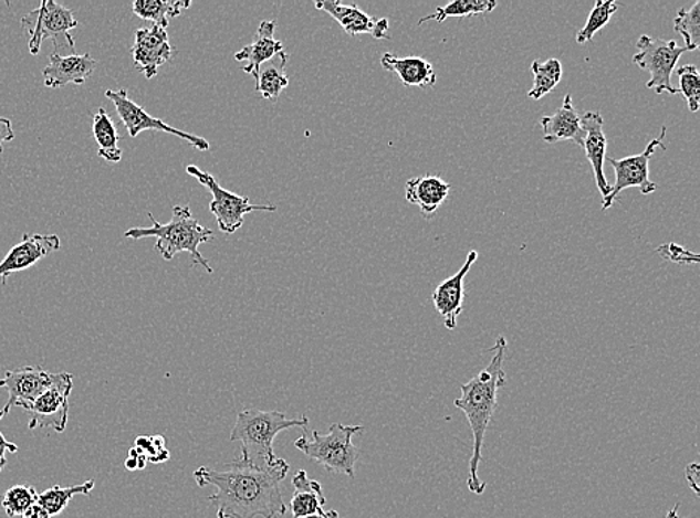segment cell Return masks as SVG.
I'll return each mask as SVG.
<instances>
[{
  "label": "cell",
  "mask_w": 700,
  "mask_h": 518,
  "mask_svg": "<svg viewBox=\"0 0 700 518\" xmlns=\"http://www.w3.org/2000/svg\"><path fill=\"white\" fill-rule=\"evenodd\" d=\"M21 518H51L50 514L45 511L44 508L41 507L40 504H33L32 507H30L28 509V511H25L23 514V516H21Z\"/></svg>",
  "instance_id": "40"
},
{
  "label": "cell",
  "mask_w": 700,
  "mask_h": 518,
  "mask_svg": "<svg viewBox=\"0 0 700 518\" xmlns=\"http://www.w3.org/2000/svg\"><path fill=\"white\" fill-rule=\"evenodd\" d=\"M301 518H341V516L338 512L335 511V509H331V511L311 514V516H305Z\"/></svg>",
  "instance_id": "41"
},
{
  "label": "cell",
  "mask_w": 700,
  "mask_h": 518,
  "mask_svg": "<svg viewBox=\"0 0 700 518\" xmlns=\"http://www.w3.org/2000/svg\"><path fill=\"white\" fill-rule=\"evenodd\" d=\"M490 351L493 352V358L489 367L482 369L468 383L460 385L462 397L455 401V406L467 415L472 431L473 452L469 461L468 487L473 495H482L485 490V483L478 477V468L482 461L487 429L492 423L494 411L498 410L499 389L506 383L505 371H503L506 355L505 337H499Z\"/></svg>",
  "instance_id": "2"
},
{
  "label": "cell",
  "mask_w": 700,
  "mask_h": 518,
  "mask_svg": "<svg viewBox=\"0 0 700 518\" xmlns=\"http://www.w3.org/2000/svg\"><path fill=\"white\" fill-rule=\"evenodd\" d=\"M105 96L113 102L119 120H122L123 125L126 126V129L129 131L132 138H136L140 131L145 130L165 131V134L175 135L178 136V138L185 139V141L189 142L190 146H194L196 150H209V142L207 139L191 135L189 131L179 130L177 127L166 125V123L160 120V118L149 116L143 106L135 104V102L127 96V91H125V88H122V91H106Z\"/></svg>",
  "instance_id": "11"
},
{
  "label": "cell",
  "mask_w": 700,
  "mask_h": 518,
  "mask_svg": "<svg viewBox=\"0 0 700 518\" xmlns=\"http://www.w3.org/2000/svg\"><path fill=\"white\" fill-rule=\"evenodd\" d=\"M699 475H700V469H699L698 462H693V463H690V465H687V468H686L687 483H689V486L691 487V490H693V494L696 496L699 495Z\"/></svg>",
  "instance_id": "38"
},
{
  "label": "cell",
  "mask_w": 700,
  "mask_h": 518,
  "mask_svg": "<svg viewBox=\"0 0 700 518\" xmlns=\"http://www.w3.org/2000/svg\"><path fill=\"white\" fill-rule=\"evenodd\" d=\"M666 126L661 127L660 135L651 142H648L646 150L641 155L625 157V159H606L616 172V184L612 187L608 198L602 199V211L608 210L616 203L618 194L623 190L636 187L642 194H651L657 190V184L650 180V160L655 156L657 148L666 150Z\"/></svg>",
  "instance_id": "9"
},
{
  "label": "cell",
  "mask_w": 700,
  "mask_h": 518,
  "mask_svg": "<svg viewBox=\"0 0 700 518\" xmlns=\"http://www.w3.org/2000/svg\"><path fill=\"white\" fill-rule=\"evenodd\" d=\"M310 420L306 415L297 419H289L280 411H262L249 408L238 414L237 422L230 433L232 443H241L242 461L255 463V465H273L279 457L273 453V440L279 433L290 427H309Z\"/></svg>",
  "instance_id": "4"
},
{
  "label": "cell",
  "mask_w": 700,
  "mask_h": 518,
  "mask_svg": "<svg viewBox=\"0 0 700 518\" xmlns=\"http://www.w3.org/2000/svg\"><path fill=\"white\" fill-rule=\"evenodd\" d=\"M152 220V228H132L125 233L127 240H145V237H156V252L165 261H173L178 253H189L191 261L196 265L203 267L208 274H212V267L209 266L207 258L199 252V245L209 242L215 237L211 229L200 226L198 220L191 214L190 207H175L173 219L169 223H159L148 212Z\"/></svg>",
  "instance_id": "3"
},
{
  "label": "cell",
  "mask_w": 700,
  "mask_h": 518,
  "mask_svg": "<svg viewBox=\"0 0 700 518\" xmlns=\"http://www.w3.org/2000/svg\"><path fill=\"white\" fill-rule=\"evenodd\" d=\"M19 452V447L11 441H8L3 433L0 432V473H2L3 468L7 466V453H17Z\"/></svg>",
  "instance_id": "39"
},
{
  "label": "cell",
  "mask_w": 700,
  "mask_h": 518,
  "mask_svg": "<svg viewBox=\"0 0 700 518\" xmlns=\"http://www.w3.org/2000/svg\"><path fill=\"white\" fill-rule=\"evenodd\" d=\"M95 486V479H88V482L79 484V486H54L38 495V504L50 514V517L59 516V514L65 511L75 495H90Z\"/></svg>",
  "instance_id": "26"
},
{
  "label": "cell",
  "mask_w": 700,
  "mask_h": 518,
  "mask_svg": "<svg viewBox=\"0 0 700 518\" xmlns=\"http://www.w3.org/2000/svg\"><path fill=\"white\" fill-rule=\"evenodd\" d=\"M97 66V61L90 54H71V56H60L51 54L49 65L45 66L44 84L49 88L65 87L67 84L83 86L85 81L93 75Z\"/></svg>",
  "instance_id": "18"
},
{
  "label": "cell",
  "mask_w": 700,
  "mask_h": 518,
  "mask_svg": "<svg viewBox=\"0 0 700 518\" xmlns=\"http://www.w3.org/2000/svg\"><path fill=\"white\" fill-rule=\"evenodd\" d=\"M617 10L618 3L614 2V0H597L595 8H593L591 15H588L586 25H584L582 31L576 33V42H578V44H586V42L593 40V36L612 21Z\"/></svg>",
  "instance_id": "31"
},
{
  "label": "cell",
  "mask_w": 700,
  "mask_h": 518,
  "mask_svg": "<svg viewBox=\"0 0 700 518\" xmlns=\"http://www.w3.org/2000/svg\"><path fill=\"white\" fill-rule=\"evenodd\" d=\"M224 469L200 466L194 473L199 487L211 486L215 494L208 500L217 507L219 518H276L288 512L281 494V483L290 465L279 458L273 465H255L237 458Z\"/></svg>",
  "instance_id": "1"
},
{
  "label": "cell",
  "mask_w": 700,
  "mask_h": 518,
  "mask_svg": "<svg viewBox=\"0 0 700 518\" xmlns=\"http://www.w3.org/2000/svg\"><path fill=\"white\" fill-rule=\"evenodd\" d=\"M497 7V0H456V2L448 3L446 7L437 8L433 14L422 17V19L418 21V25L432 20L442 23V21L451 19V17L463 19V17L487 14V12H492Z\"/></svg>",
  "instance_id": "28"
},
{
  "label": "cell",
  "mask_w": 700,
  "mask_h": 518,
  "mask_svg": "<svg viewBox=\"0 0 700 518\" xmlns=\"http://www.w3.org/2000/svg\"><path fill=\"white\" fill-rule=\"evenodd\" d=\"M638 53L634 56L636 66L650 72L651 78L647 83L650 91L657 95H678V88L672 84V74L676 72L677 63L686 46H680L676 41L656 40L648 35H642L636 42Z\"/></svg>",
  "instance_id": "7"
},
{
  "label": "cell",
  "mask_w": 700,
  "mask_h": 518,
  "mask_svg": "<svg viewBox=\"0 0 700 518\" xmlns=\"http://www.w3.org/2000/svg\"><path fill=\"white\" fill-rule=\"evenodd\" d=\"M657 253L666 261L678 263V265H696V263H699L698 254L689 252V250L677 244L661 245V247L657 249Z\"/></svg>",
  "instance_id": "35"
},
{
  "label": "cell",
  "mask_w": 700,
  "mask_h": 518,
  "mask_svg": "<svg viewBox=\"0 0 700 518\" xmlns=\"http://www.w3.org/2000/svg\"><path fill=\"white\" fill-rule=\"evenodd\" d=\"M135 448L147 457V462L164 463L169 461L170 453L166 448L164 436H138L135 440Z\"/></svg>",
  "instance_id": "34"
},
{
  "label": "cell",
  "mask_w": 700,
  "mask_h": 518,
  "mask_svg": "<svg viewBox=\"0 0 700 518\" xmlns=\"http://www.w3.org/2000/svg\"><path fill=\"white\" fill-rule=\"evenodd\" d=\"M72 389L74 376L70 372H60L59 380L25 410L30 414V431L53 429L54 432H65Z\"/></svg>",
  "instance_id": "10"
},
{
  "label": "cell",
  "mask_w": 700,
  "mask_h": 518,
  "mask_svg": "<svg viewBox=\"0 0 700 518\" xmlns=\"http://www.w3.org/2000/svg\"><path fill=\"white\" fill-rule=\"evenodd\" d=\"M275 20L262 21L253 44L243 46L234 54V61L247 62V65L242 66V72L253 76L254 81L264 63L271 62L273 57L284 53L283 42L275 40Z\"/></svg>",
  "instance_id": "19"
},
{
  "label": "cell",
  "mask_w": 700,
  "mask_h": 518,
  "mask_svg": "<svg viewBox=\"0 0 700 518\" xmlns=\"http://www.w3.org/2000/svg\"><path fill=\"white\" fill-rule=\"evenodd\" d=\"M36 503L38 494L35 487L24 486V484H17V486L8 488L2 498V507L10 518L23 516Z\"/></svg>",
  "instance_id": "32"
},
{
  "label": "cell",
  "mask_w": 700,
  "mask_h": 518,
  "mask_svg": "<svg viewBox=\"0 0 700 518\" xmlns=\"http://www.w3.org/2000/svg\"><path fill=\"white\" fill-rule=\"evenodd\" d=\"M174 56L168 32L160 25H149L135 32V45L132 49L134 65L147 80L159 74V67Z\"/></svg>",
  "instance_id": "13"
},
{
  "label": "cell",
  "mask_w": 700,
  "mask_h": 518,
  "mask_svg": "<svg viewBox=\"0 0 700 518\" xmlns=\"http://www.w3.org/2000/svg\"><path fill=\"white\" fill-rule=\"evenodd\" d=\"M190 7V0H136L132 8L140 19L153 21L166 29L170 19L181 15L182 11L189 10Z\"/></svg>",
  "instance_id": "24"
},
{
  "label": "cell",
  "mask_w": 700,
  "mask_h": 518,
  "mask_svg": "<svg viewBox=\"0 0 700 518\" xmlns=\"http://www.w3.org/2000/svg\"><path fill=\"white\" fill-rule=\"evenodd\" d=\"M289 54L281 53V62L279 65H269L260 67L258 78H255V92L262 95L263 99L276 101L284 88L289 87L290 80L285 74V65H288Z\"/></svg>",
  "instance_id": "27"
},
{
  "label": "cell",
  "mask_w": 700,
  "mask_h": 518,
  "mask_svg": "<svg viewBox=\"0 0 700 518\" xmlns=\"http://www.w3.org/2000/svg\"><path fill=\"white\" fill-rule=\"evenodd\" d=\"M477 258L478 252L476 250L469 252L464 265L452 277L447 278L435 288L432 303L439 316L443 318V325L448 330H455L458 327V318L463 311L464 278H467Z\"/></svg>",
  "instance_id": "15"
},
{
  "label": "cell",
  "mask_w": 700,
  "mask_h": 518,
  "mask_svg": "<svg viewBox=\"0 0 700 518\" xmlns=\"http://www.w3.org/2000/svg\"><path fill=\"white\" fill-rule=\"evenodd\" d=\"M60 249V237L58 235H25L19 244L14 245L8 252L6 258L0 262V278L3 286L7 278L14 272L29 269L35 266L42 258L50 256L51 253L58 252Z\"/></svg>",
  "instance_id": "14"
},
{
  "label": "cell",
  "mask_w": 700,
  "mask_h": 518,
  "mask_svg": "<svg viewBox=\"0 0 700 518\" xmlns=\"http://www.w3.org/2000/svg\"><path fill=\"white\" fill-rule=\"evenodd\" d=\"M365 431L363 426H344L332 424L327 433L313 431V440L302 438L294 441V447L305 454L306 457L320 463L327 473L356 477V463L361 452L353 444V436Z\"/></svg>",
  "instance_id": "5"
},
{
  "label": "cell",
  "mask_w": 700,
  "mask_h": 518,
  "mask_svg": "<svg viewBox=\"0 0 700 518\" xmlns=\"http://www.w3.org/2000/svg\"><path fill=\"white\" fill-rule=\"evenodd\" d=\"M15 135L10 118L0 117V156L3 155V144L14 141Z\"/></svg>",
  "instance_id": "37"
},
{
  "label": "cell",
  "mask_w": 700,
  "mask_h": 518,
  "mask_svg": "<svg viewBox=\"0 0 700 518\" xmlns=\"http://www.w3.org/2000/svg\"><path fill=\"white\" fill-rule=\"evenodd\" d=\"M382 66L386 71L395 72L405 87H435L437 72L432 63L422 57H399L386 53L382 57Z\"/></svg>",
  "instance_id": "22"
},
{
  "label": "cell",
  "mask_w": 700,
  "mask_h": 518,
  "mask_svg": "<svg viewBox=\"0 0 700 518\" xmlns=\"http://www.w3.org/2000/svg\"><path fill=\"white\" fill-rule=\"evenodd\" d=\"M145 466H147V457L139 450L132 448L129 456L126 458L125 468L127 471H143Z\"/></svg>",
  "instance_id": "36"
},
{
  "label": "cell",
  "mask_w": 700,
  "mask_h": 518,
  "mask_svg": "<svg viewBox=\"0 0 700 518\" xmlns=\"http://www.w3.org/2000/svg\"><path fill=\"white\" fill-rule=\"evenodd\" d=\"M584 139L582 147L586 151V157L591 161L593 176H595L597 189L602 199L608 198L612 193V184L606 181L605 159H606V135L604 130L605 120L600 113H587L582 117Z\"/></svg>",
  "instance_id": "17"
},
{
  "label": "cell",
  "mask_w": 700,
  "mask_h": 518,
  "mask_svg": "<svg viewBox=\"0 0 700 518\" xmlns=\"http://www.w3.org/2000/svg\"><path fill=\"white\" fill-rule=\"evenodd\" d=\"M76 25L79 21L74 12L54 0H45L40 8L21 17V28L30 35L29 51L32 56L41 53L45 40L53 41L55 54L60 56L75 54V41L71 32Z\"/></svg>",
  "instance_id": "6"
},
{
  "label": "cell",
  "mask_w": 700,
  "mask_h": 518,
  "mask_svg": "<svg viewBox=\"0 0 700 518\" xmlns=\"http://www.w3.org/2000/svg\"><path fill=\"white\" fill-rule=\"evenodd\" d=\"M314 7L317 10L327 12L333 17L341 28L348 33L349 36L362 35V33H368L374 36L375 40H388V24L387 19H374L362 11L357 6H344V3L335 2V0H323V2H315Z\"/></svg>",
  "instance_id": "16"
},
{
  "label": "cell",
  "mask_w": 700,
  "mask_h": 518,
  "mask_svg": "<svg viewBox=\"0 0 700 518\" xmlns=\"http://www.w3.org/2000/svg\"><path fill=\"white\" fill-rule=\"evenodd\" d=\"M451 186L437 176L411 178L405 184V198L420 208L425 219H432L450 194Z\"/></svg>",
  "instance_id": "21"
},
{
  "label": "cell",
  "mask_w": 700,
  "mask_h": 518,
  "mask_svg": "<svg viewBox=\"0 0 700 518\" xmlns=\"http://www.w3.org/2000/svg\"><path fill=\"white\" fill-rule=\"evenodd\" d=\"M673 29L685 40L687 51H696L700 45V0L686 10L678 11L673 20Z\"/></svg>",
  "instance_id": "30"
},
{
  "label": "cell",
  "mask_w": 700,
  "mask_h": 518,
  "mask_svg": "<svg viewBox=\"0 0 700 518\" xmlns=\"http://www.w3.org/2000/svg\"><path fill=\"white\" fill-rule=\"evenodd\" d=\"M531 70L533 78H535V86L527 96L533 101H540L552 93L562 81L563 67L557 59H548L545 62L535 61L532 63Z\"/></svg>",
  "instance_id": "29"
},
{
  "label": "cell",
  "mask_w": 700,
  "mask_h": 518,
  "mask_svg": "<svg viewBox=\"0 0 700 518\" xmlns=\"http://www.w3.org/2000/svg\"><path fill=\"white\" fill-rule=\"evenodd\" d=\"M680 504H677L676 507L671 509L668 514H666L665 518H680Z\"/></svg>",
  "instance_id": "42"
},
{
  "label": "cell",
  "mask_w": 700,
  "mask_h": 518,
  "mask_svg": "<svg viewBox=\"0 0 700 518\" xmlns=\"http://www.w3.org/2000/svg\"><path fill=\"white\" fill-rule=\"evenodd\" d=\"M187 173L195 177L203 187H207L212 194V201L209 203V211L216 215L220 231L223 233H234L242 226L245 215L254 211L275 212V205H254L250 203V199L238 197L229 190L223 189L212 177L211 173L202 171V169L190 165L187 167Z\"/></svg>",
  "instance_id": "8"
},
{
  "label": "cell",
  "mask_w": 700,
  "mask_h": 518,
  "mask_svg": "<svg viewBox=\"0 0 700 518\" xmlns=\"http://www.w3.org/2000/svg\"><path fill=\"white\" fill-rule=\"evenodd\" d=\"M680 78L678 93L685 96L687 106L691 113H698L700 108V72L694 65H686L677 70Z\"/></svg>",
  "instance_id": "33"
},
{
  "label": "cell",
  "mask_w": 700,
  "mask_h": 518,
  "mask_svg": "<svg viewBox=\"0 0 700 518\" xmlns=\"http://www.w3.org/2000/svg\"><path fill=\"white\" fill-rule=\"evenodd\" d=\"M294 494L290 500L293 518H301L324 511L326 496L323 495L322 484L311 479L306 471H297L292 479Z\"/></svg>",
  "instance_id": "23"
},
{
  "label": "cell",
  "mask_w": 700,
  "mask_h": 518,
  "mask_svg": "<svg viewBox=\"0 0 700 518\" xmlns=\"http://www.w3.org/2000/svg\"><path fill=\"white\" fill-rule=\"evenodd\" d=\"M541 126L544 130L545 142L572 141L582 147L584 139L582 116L576 112L571 95L565 96L562 108L556 114L542 118Z\"/></svg>",
  "instance_id": "20"
},
{
  "label": "cell",
  "mask_w": 700,
  "mask_h": 518,
  "mask_svg": "<svg viewBox=\"0 0 700 518\" xmlns=\"http://www.w3.org/2000/svg\"><path fill=\"white\" fill-rule=\"evenodd\" d=\"M60 372L44 371L42 368L25 367L8 371L0 378V388L8 390V401L0 410V420L10 413L11 408L28 410L45 390L59 380Z\"/></svg>",
  "instance_id": "12"
},
{
  "label": "cell",
  "mask_w": 700,
  "mask_h": 518,
  "mask_svg": "<svg viewBox=\"0 0 700 518\" xmlns=\"http://www.w3.org/2000/svg\"><path fill=\"white\" fill-rule=\"evenodd\" d=\"M93 136H95L100 156L109 163H118L123 159V150L118 147L119 136L113 118L108 116L105 108H100L93 117Z\"/></svg>",
  "instance_id": "25"
}]
</instances>
